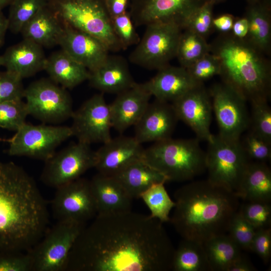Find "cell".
<instances>
[{
  "mask_svg": "<svg viewBox=\"0 0 271 271\" xmlns=\"http://www.w3.org/2000/svg\"><path fill=\"white\" fill-rule=\"evenodd\" d=\"M59 45L89 72L99 67L106 60L109 51L104 44L95 37L66 24Z\"/></svg>",
  "mask_w": 271,
  "mask_h": 271,
  "instance_id": "obj_19",
  "label": "cell"
},
{
  "mask_svg": "<svg viewBox=\"0 0 271 271\" xmlns=\"http://www.w3.org/2000/svg\"><path fill=\"white\" fill-rule=\"evenodd\" d=\"M49 223L46 201L33 179L12 162L0 161V251H29Z\"/></svg>",
  "mask_w": 271,
  "mask_h": 271,
  "instance_id": "obj_2",
  "label": "cell"
},
{
  "mask_svg": "<svg viewBox=\"0 0 271 271\" xmlns=\"http://www.w3.org/2000/svg\"><path fill=\"white\" fill-rule=\"evenodd\" d=\"M73 136L83 143H105L109 141L112 128L109 104L103 95L96 94L86 100L71 117Z\"/></svg>",
  "mask_w": 271,
  "mask_h": 271,
  "instance_id": "obj_15",
  "label": "cell"
},
{
  "mask_svg": "<svg viewBox=\"0 0 271 271\" xmlns=\"http://www.w3.org/2000/svg\"><path fill=\"white\" fill-rule=\"evenodd\" d=\"M186 69L196 82L203 83L214 76L219 75L220 66L218 59L210 52Z\"/></svg>",
  "mask_w": 271,
  "mask_h": 271,
  "instance_id": "obj_43",
  "label": "cell"
},
{
  "mask_svg": "<svg viewBox=\"0 0 271 271\" xmlns=\"http://www.w3.org/2000/svg\"><path fill=\"white\" fill-rule=\"evenodd\" d=\"M203 245L211 271H227L242 254L240 248L227 233L208 239Z\"/></svg>",
  "mask_w": 271,
  "mask_h": 271,
  "instance_id": "obj_31",
  "label": "cell"
},
{
  "mask_svg": "<svg viewBox=\"0 0 271 271\" xmlns=\"http://www.w3.org/2000/svg\"><path fill=\"white\" fill-rule=\"evenodd\" d=\"M256 229L238 211L233 216L227 233L240 249L251 251Z\"/></svg>",
  "mask_w": 271,
  "mask_h": 271,
  "instance_id": "obj_40",
  "label": "cell"
},
{
  "mask_svg": "<svg viewBox=\"0 0 271 271\" xmlns=\"http://www.w3.org/2000/svg\"><path fill=\"white\" fill-rule=\"evenodd\" d=\"M86 224L57 221L29 250L32 271H63L70 250Z\"/></svg>",
  "mask_w": 271,
  "mask_h": 271,
  "instance_id": "obj_9",
  "label": "cell"
},
{
  "mask_svg": "<svg viewBox=\"0 0 271 271\" xmlns=\"http://www.w3.org/2000/svg\"><path fill=\"white\" fill-rule=\"evenodd\" d=\"M0 141H6V142H7V140H5V139H0Z\"/></svg>",
  "mask_w": 271,
  "mask_h": 271,
  "instance_id": "obj_56",
  "label": "cell"
},
{
  "mask_svg": "<svg viewBox=\"0 0 271 271\" xmlns=\"http://www.w3.org/2000/svg\"><path fill=\"white\" fill-rule=\"evenodd\" d=\"M105 7L111 19L126 11L129 0H104Z\"/></svg>",
  "mask_w": 271,
  "mask_h": 271,
  "instance_id": "obj_47",
  "label": "cell"
},
{
  "mask_svg": "<svg viewBox=\"0 0 271 271\" xmlns=\"http://www.w3.org/2000/svg\"><path fill=\"white\" fill-rule=\"evenodd\" d=\"M150 92L144 83H136L117 94L109 104L112 127L122 133L141 118L149 104Z\"/></svg>",
  "mask_w": 271,
  "mask_h": 271,
  "instance_id": "obj_21",
  "label": "cell"
},
{
  "mask_svg": "<svg viewBox=\"0 0 271 271\" xmlns=\"http://www.w3.org/2000/svg\"><path fill=\"white\" fill-rule=\"evenodd\" d=\"M206 170L211 183L236 192L243 174L251 161L240 140L231 141L212 134L207 142Z\"/></svg>",
  "mask_w": 271,
  "mask_h": 271,
  "instance_id": "obj_7",
  "label": "cell"
},
{
  "mask_svg": "<svg viewBox=\"0 0 271 271\" xmlns=\"http://www.w3.org/2000/svg\"><path fill=\"white\" fill-rule=\"evenodd\" d=\"M2 66L1 56L0 55V67Z\"/></svg>",
  "mask_w": 271,
  "mask_h": 271,
  "instance_id": "obj_55",
  "label": "cell"
},
{
  "mask_svg": "<svg viewBox=\"0 0 271 271\" xmlns=\"http://www.w3.org/2000/svg\"><path fill=\"white\" fill-rule=\"evenodd\" d=\"M48 5V0H15L10 5L8 30L21 33L25 25Z\"/></svg>",
  "mask_w": 271,
  "mask_h": 271,
  "instance_id": "obj_35",
  "label": "cell"
},
{
  "mask_svg": "<svg viewBox=\"0 0 271 271\" xmlns=\"http://www.w3.org/2000/svg\"><path fill=\"white\" fill-rule=\"evenodd\" d=\"M56 189L51 208L57 221L86 224L97 215L90 181L80 177Z\"/></svg>",
  "mask_w": 271,
  "mask_h": 271,
  "instance_id": "obj_14",
  "label": "cell"
},
{
  "mask_svg": "<svg viewBox=\"0 0 271 271\" xmlns=\"http://www.w3.org/2000/svg\"><path fill=\"white\" fill-rule=\"evenodd\" d=\"M238 211L256 230L270 227L271 206L270 203L245 201Z\"/></svg>",
  "mask_w": 271,
  "mask_h": 271,
  "instance_id": "obj_38",
  "label": "cell"
},
{
  "mask_svg": "<svg viewBox=\"0 0 271 271\" xmlns=\"http://www.w3.org/2000/svg\"><path fill=\"white\" fill-rule=\"evenodd\" d=\"M88 80L92 87L102 92L117 94L136 83L127 61L117 55H108L103 64L89 72Z\"/></svg>",
  "mask_w": 271,
  "mask_h": 271,
  "instance_id": "obj_25",
  "label": "cell"
},
{
  "mask_svg": "<svg viewBox=\"0 0 271 271\" xmlns=\"http://www.w3.org/2000/svg\"><path fill=\"white\" fill-rule=\"evenodd\" d=\"M248 30L245 38L266 55L271 50L270 10L258 2L250 4L245 16Z\"/></svg>",
  "mask_w": 271,
  "mask_h": 271,
  "instance_id": "obj_30",
  "label": "cell"
},
{
  "mask_svg": "<svg viewBox=\"0 0 271 271\" xmlns=\"http://www.w3.org/2000/svg\"><path fill=\"white\" fill-rule=\"evenodd\" d=\"M29 115L45 123H58L72 117V100L66 89L51 79L42 78L25 88Z\"/></svg>",
  "mask_w": 271,
  "mask_h": 271,
  "instance_id": "obj_11",
  "label": "cell"
},
{
  "mask_svg": "<svg viewBox=\"0 0 271 271\" xmlns=\"http://www.w3.org/2000/svg\"><path fill=\"white\" fill-rule=\"evenodd\" d=\"M178 120L171 102L155 99L134 125L133 137L141 144L170 138Z\"/></svg>",
  "mask_w": 271,
  "mask_h": 271,
  "instance_id": "obj_18",
  "label": "cell"
},
{
  "mask_svg": "<svg viewBox=\"0 0 271 271\" xmlns=\"http://www.w3.org/2000/svg\"><path fill=\"white\" fill-rule=\"evenodd\" d=\"M207 0H129L128 12L136 27L174 22L182 27L187 18Z\"/></svg>",
  "mask_w": 271,
  "mask_h": 271,
  "instance_id": "obj_16",
  "label": "cell"
},
{
  "mask_svg": "<svg viewBox=\"0 0 271 271\" xmlns=\"http://www.w3.org/2000/svg\"><path fill=\"white\" fill-rule=\"evenodd\" d=\"M213 5L207 0L187 18L182 26L183 29H189L206 39L213 29Z\"/></svg>",
  "mask_w": 271,
  "mask_h": 271,
  "instance_id": "obj_39",
  "label": "cell"
},
{
  "mask_svg": "<svg viewBox=\"0 0 271 271\" xmlns=\"http://www.w3.org/2000/svg\"><path fill=\"white\" fill-rule=\"evenodd\" d=\"M199 83L186 68L169 65L144 84L155 99L172 103Z\"/></svg>",
  "mask_w": 271,
  "mask_h": 271,
  "instance_id": "obj_22",
  "label": "cell"
},
{
  "mask_svg": "<svg viewBox=\"0 0 271 271\" xmlns=\"http://www.w3.org/2000/svg\"><path fill=\"white\" fill-rule=\"evenodd\" d=\"M45 163L41 180L46 185L57 188L94 168L95 151L90 145L78 141L56 152Z\"/></svg>",
  "mask_w": 271,
  "mask_h": 271,
  "instance_id": "obj_13",
  "label": "cell"
},
{
  "mask_svg": "<svg viewBox=\"0 0 271 271\" xmlns=\"http://www.w3.org/2000/svg\"><path fill=\"white\" fill-rule=\"evenodd\" d=\"M251 251L256 253L264 263H267L271 256L270 227L256 230Z\"/></svg>",
  "mask_w": 271,
  "mask_h": 271,
  "instance_id": "obj_46",
  "label": "cell"
},
{
  "mask_svg": "<svg viewBox=\"0 0 271 271\" xmlns=\"http://www.w3.org/2000/svg\"><path fill=\"white\" fill-rule=\"evenodd\" d=\"M248 23L244 17L234 21L231 33L236 38L245 39L247 35Z\"/></svg>",
  "mask_w": 271,
  "mask_h": 271,
  "instance_id": "obj_49",
  "label": "cell"
},
{
  "mask_svg": "<svg viewBox=\"0 0 271 271\" xmlns=\"http://www.w3.org/2000/svg\"><path fill=\"white\" fill-rule=\"evenodd\" d=\"M182 27L174 22H156L146 26V31L130 53L132 63L149 69L159 70L176 56Z\"/></svg>",
  "mask_w": 271,
  "mask_h": 271,
  "instance_id": "obj_8",
  "label": "cell"
},
{
  "mask_svg": "<svg viewBox=\"0 0 271 271\" xmlns=\"http://www.w3.org/2000/svg\"><path fill=\"white\" fill-rule=\"evenodd\" d=\"M64 25L48 5L24 26L21 31L24 39L43 47L59 45Z\"/></svg>",
  "mask_w": 271,
  "mask_h": 271,
  "instance_id": "obj_26",
  "label": "cell"
},
{
  "mask_svg": "<svg viewBox=\"0 0 271 271\" xmlns=\"http://www.w3.org/2000/svg\"><path fill=\"white\" fill-rule=\"evenodd\" d=\"M206 39L187 29L181 33L176 57L180 66L188 68L200 58L210 53Z\"/></svg>",
  "mask_w": 271,
  "mask_h": 271,
  "instance_id": "obj_33",
  "label": "cell"
},
{
  "mask_svg": "<svg viewBox=\"0 0 271 271\" xmlns=\"http://www.w3.org/2000/svg\"><path fill=\"white\" fill-rule=\"evenodd\" d=\"M250 4L255 3L258 2V0H247Z\"/></svg>",
  "mask_w": 271,
  "mask_h": 271,
  "instance_id": "obj_53",
  "label": "cell"
},
{
  "mask_svg": "<svg viewBox=\"0 0 271 271\" xmlns=\"http://www.w3.org/2000/svg\"><path fill=\"white\" fill-rule=\"evenodd\" d=\"M171 103L178 119L189 126L198 140H210L213 134L210 131L212 105L203 83L198 84Z\"/></svg>",
  "mask_w": 271,
  "mask_h": 271,
  "instance_id": "obj_17",
  "label": "cell"
},
{
  "mask_svg": "<svg viewBox=\"0 0 271 271\" xmlns=\"http://www.w3.org/2000/svg\"><path fill=\"white\" fill-rule=\"evenodd\" d=\"M50 78L66 89L73 88L89 77V71L62 49L46 58L44 69Z\"/></svg>",
  "mask_w": 271,
  "mask_h": 271,
  "instance_id": "obj_27",
  "label": "cell"
},
{
  "mask_svg": "<svg viewBox=\"0 0 271 271\" xmlns=\"http://www.w3.org/2000/svg\"><path fill=\"white\" fill-rule=\"evenodd\" d=\"M256 268L242 254L229 267L227 271H255Z\"/></svg>",
  "mask_w": 271,
  "mask_h": 271,
  "instance_id": "obj_50",
  "label": "cell"
},
{
  "mask_svg": "<svg viewBox=\"0 0 271 271\" xmlns=\"http://www.w3.org/2000/svg\"><path fill=\"white\" fill-rule=\"evenodd\" d=\"M113 176L132 199L140 198L153 184L168 181L163 175L143 159L131 163Z\"/></svg>",
  "mask_w": 271,
  "mask_h": 271,
  "instance_id": "obj_29",
  "label": "cell"
},
{
  "mask_svg": "<svg viewBox=\"0 0 271 271\" xmlns=\"http://www.w3.org/2000/svg\"><path fill=\"white\" fill-rule=\"evenodd\" d=\"M28 115L23 99L0 102V128L16 131L26 122Z\"/></svg>",
  "mask_w": 271,
  "mask_h": 271,
  "instance_id": "obj_36",
  "label": "cell"
},
{
  "mask_svg": "<svg viewBox=\"0 0 271 271\" xmlns=\"http://www.w3.org/2000/svg\"><path fill=\"white\" fill-rule=\"evenodd\" d=\"M8 26V18L4 15L2 10H0V48L4 43Z\"/></svg>",
  "mask_w": 271,
  "mask_h": 271,
  "instance_id": "obj_51",
  "label": "cell"
},
{
  "mask_svg": "<svg viewBox=\"0 0 271 271\" xmlns=\"http://www.w3.org/2000/svg\"><path fill=\"white\" fill-rule=\"evenodd\" d=\"M234 19L232 16L229 14H223L212 20L213 28L221 32L227 33L231 32Z\"/></svg>",
  "mask_w": 271,
  "mask_h": 271,
  "instance_id": "obj_48",
  "label": "cell"
},
{
  "mask_svg": "<svg viewBox=\"0 0 271 271\" xmlns=\"http://www.w3.org/2000/svg\"><path fill=\"white\" fill-rule=\"evenodd\" d=\"M143 160L168 181L191 180L206 170L205 152L196 139L172 138L145 149Z\"/></svg>",
  "mask_w": 271,
  "mask_h": 271,
  "instance_id": "obj_5",
  "label": "cell"
},
{
  "mask_svg": "<svg viewBox=\"0 0 271 271\" xmlns=\"http://www.w3.org/2000/svg\"><path fill=\"white\" fill-rule=\"evenodd\" d=\"M90 182L97 214L131 210L133 199L115 177L98 173Z\"/></svg>",
  "mask_w": 271,
  "mask_h": 271,
  "instance_id": "obj_24",
  "label": "cell"
},
{
  "mask_svg": "<svg viewBox=\"0 0 271 271\" xmlns=\"http://www.w3.org/2000/svg\"><path fill=\"white\" fill-rule=\"evenodd\" d=\"M163 223L131 211L100 214L84 228L65 271H168L175 248Z\"/></svg>",
  "mask_w": 271,
  "mask_h": 271,
  "instance_id": "obj_1",
  "label": "cell"
},
{
  "mask_svg": "<svg viewBox=\"0 0 271 271\" xmlns=\"http://www.w3.org/2000/svg\"><path fill=\"white\" fill-rule=\"evenodd\" d=\"M174 271H210L203 243L183 239L173 254L172 269Z\"/></svg>",
  "mask_w": 271,
  "mask_h": 271,
  "instance_id": "obj_32",
  "label": "cell"
},
{
  "mask_svg": "<svg viewBox=\"0 0 271 271\" xmlns=\"http://www.w3.org/2000/svg\"><path fill=\"white\" fill-rule=\"evenodd\" d=\"M208 91L218 126V134L228 140H239L250 124L247 101L222 82L213 85Z\"/></svg>",
  "mask_w": 271,
  "mask_h": 271,
  "instance_id": "obj_12",
  "label": "cell"
},
{
  "mask_svg": "<svg viewBox=\"0 0 271 271\" xmlns=\"http://www.w3.org/2000/svg\"><path fill=\"white\" fill-rule=\"evenodd\" d=\"M165 183L153 184L140 196L149 208L151 212L150 215L163 223L170 221L169 215L175 206V201L171 199L166 190Z\"/></svg>",
  "mask_w": 271,
  "mask_h": 271,
  "instance_id": "obj_34",
  "label": "cell"
},
{
  "mask_svg": "<svg viewBox=\"0 0 271 271\" xmlns=\"http://www.w3.org/2000/svg\"><path fill=\"white\" fill-rule=\"evenodd\" d=\"M240 139L241 145L249 159L265 162L271 159V143L262 139L250 130Z\"/></svg>",
  "mask_w": 271,
  "mask_h": 271,
  "instance_id": "obj_41",
  "label": "cell"
},
{
  "mask_svg": "<svg viewBox=\"0 0 271 271\" xmlns=\"http://www.w3.org/2000/svg\"><path fill=\"white\" fill-rule=\"evenodd\" d=\"M144 150L134 137L111 138L95 151L94 168L99 173L113 176L131 163L143 159Z\"/></svg>",
  "mask_w": 271,
  "mask_h": 271,
  "instance_id": "obj_20",
  "label": "cell"
},
{
  "mask_svg": "<svg viewBox=\"0 0 271 271\" xmlns=\"http://www.w3.org/2000/svg\"><path fill=\"white\" fill-rule=\"evenodd\" d=\"M170 222L183 239L203 243L227 233L240 206L235 192L207 179L182 186L175 192Z\"/></svg>",
  "mask_w": 271,
  "mask_h": 271,
  "instance_id": "obj_3",
  "label": "cell"
},
{
  "mask_svg": "<svg viewBox=\"0 0 271 271\" xmlns=\"http://www.w3.org/2000/svg\"><path fill=\"white\" fill-rule=\"evenodd\" d=\"M72 136L69 126L25 122L7 140L9 146L7 153L11 156H24L45 162L61 143Z\"/></svg>",
  "mask_w": 271,
  "mask_h": 271,
  "instance_id": "obj_10",
  "label": "cell"
},
{
  "mask_svg": "<svg viewBox=\"0 0 271 271\" xmlns=\"http://www.w3.org/2000/svg\"><path fill=\"white\" fill-rule=\"evenodd\" d=\"M48 6L63 24L95 37L109 51L122 50L104 0H48Z\"/></svg>",
  "mask_w": 271,
  "mask_h": 271,
  "instance_id": "obj_6",
  "label": "cell"
},
{
  "mask_svg": "<svg viewBox=\"0 0 271 271\" xmlns=\"http://www.w3.org/2000/svg\"><path fill=\"white\" fill-rule=\"evenodd\" d=\"M32 268L28 252L0 251V271H32Z\"/></svg>",
  "mask_w": 271,
  "mask_h": 271,
  "instance_id": "obj_45",
  "label": "cell"
},
{
  "mask_svg": "<svg viewBox=\"0 0 271 271\" xmlns=\"http://www.w3.org/2000/svg\"><path fill=\"white\" fill-rule=\"evenodd\" d=\"M111 24L113 32L122 50L137 45L140 41V38L128 11L112 18Z\"/></svg>",
  "mask_w": 271,
  "mask_h": 271,
  "instance_id": "obj_42",
  "label": "cell"
},
{
  "mask_svg": "<svg viewBox=\"0 0 271 271\" xmlns=\"http://www.w3.org/2000/svg\"><path fill=\"white\" fill-rule=\"evenodd\" d=\"M209 45L210 52L219 61L223 83L247 101H269L271 65L267 55L231 32L221 33Z\"/></svg>",
  "mask_w": 271,
  "mask_h": 271,
  "instance_id": "obj_4",
  "label": "cell"
},
{
  "mask_svg": "<svg viewBox=\"0 0 271 271\" xmlns=\"http://www.w3.org/2000/svg\"><path fill=\"white\" fill-rule=\"evenodd\" d=\"M15 0H0V10L5 7L10 5Z\"/></svg>",
  "mask_w": 271,
  "mask_h": 271,
  "instance_id": "obj_52",
  "label": "cell"
},
{
  "mask_svg": "<svg viewBox=\"0 0 271 271\" xmlns=\"http://www.w3.org/2000/svg\"><path fill=\"white\" fill-rule=\"evenodd\" d=\"M268 102L260 100L250 102L249 128L258 136L271 143V108Z\"/></svg>",
  "mask_w": 271,
  "mask_h": 271,
  "instance_id": "obj_37",
  "label": "cell"
},
{
  "mask_svg": "<svg viewBox=\"0 0 271 271\" xmlns=\"http://www.w3.org/2000/svg\"><path fill=\"white\" fill-rule=\"evenodd\" d=\"M208 1L214 4L217 2H220L222 0H208Z\"/></svg>",
  "mask_w": 271,
  "mask_h": 271,
  "instance_id": "obj_54",
  "label": "cell"
},
{
  "mask_svg": "<svg viewBox=\"0 0 271 271\" xmlns=\"http://www.w3.org/2000/svg\"><path fill=\"white\" fill-rule=\"evenodd\" d=\"M235 193L245 201L270 202L271 171L265 162L249 163Z\"/></svg>",
  "mask_w": 271,
  "mask_h": 271,
  "instance_id": "obj_28",
  "label": "cell"
},
{
  "mask_svg": "<svg viewBox=\"0 0 271 271\" xmlns=\"http://www.w3.org/2000/svg\"><path fill=\"white\" fill-rule=\"evenodd\" d=\"M1 56L2 66L22 79L44 70L47 58L42 46L26 39L9 47Z\"/></svg>",
  "mask_w": 271,
  "mask_h": 271,
  "instance_id": "obj_23",
  "label": "cell"
},
{
  "mask_svg": "<svg viewBox=\"0 0 271 271\" xmlns=\"http://www.w3.org/2000/svg\"><path fill=\"white\" fill-rule=\"evenodd\" d=\"M23 79L12 72L0 71V102L23 99L25 88Z\"/></svg>",
  "mask_w": 271,
  "mask_h": 271,
  "instance_id": "obj_44",
  "label": "cell"
}]
</instances>
